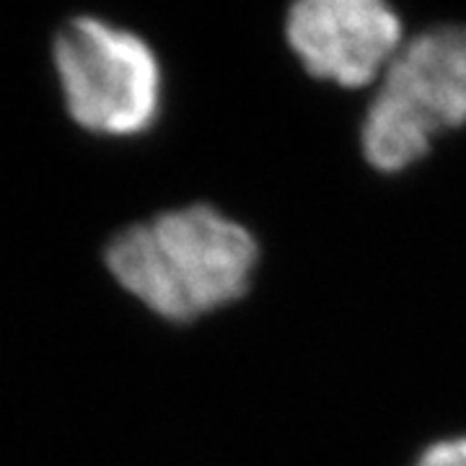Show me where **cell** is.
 <instances>
[{"label":"cell","mask_w":466,"mask_h":466,"mask_svg":"<svg viewBox=\"0 0 466 466\" xmlns=\"http://www.w3.org/2000/svg\"><path fill=\"white\" fill-rule=\"evenodd\" d=\"M410 466H466V433L435 438L417 451Z\"/></svg>","instance_id":"5b68a950"},{"label":"cell","mask_w":466,"mask_h":466,"mask_svg":"<svg viewBox=\"0 0 466 466\" xmlns=\"http://www.w3.org/2000/svg\"><path fill=\"white\" fill-rule=\"evenodd\" d=\"M285 39L311 78L355 91L383 78L404 29L389 0H293Z\"/></svg>","instance_id":"3957f363"},{"label":"cell","mask_w":466,"mask_h":466,"mask_svg":"<svg viewBox=\"0 0 466 466\" xmlns=\"http://www.w3.org/2000/svg\"><path fill=\"white\" fill-rule=\"evenodd\" d=\"M55 67L67 115L86 133L137 137L161 116L164 73L135 32L94 16L73 18L55 36Z\"/></svg>","instance_id":"7a4b0ae2"},{"label":"cell","mask_w":466,"mask_h":466,"mask_svg":"<svg viewBox=\"0 0 466 466\" xmlns=\"http://www.w3.org/2000/svg\"><path fill=\"white\" fill-rule=\"evenodd\" d=\"M259 262L257 233L208 202L130 223L104 249L116 285L168 324H192L247 299Z\"/></svg>","instance_id":"6da1fadb"},{"label":"cell","mask_w":466,"mask_h":466,"mask_svg":"<svg viewBox=\"0 0 466 466\" xmlns=\"http://www.w3.org/2000/svg\"><path fill=\"white\" fill-rule=\"evenodd\" d=\"M370 101L433 146L466 127V26H435L404 42Z\"/></svg>","instance_id":"277c9868"}]
</instances>
